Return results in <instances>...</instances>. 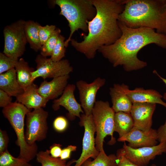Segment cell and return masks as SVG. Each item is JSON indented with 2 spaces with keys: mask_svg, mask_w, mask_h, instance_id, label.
<instances>
[{
  "mask_svg": "<svg viewBox=\"0 0 166 166\" xmlns=\"http://www.w3.org/2000/svg\"><path fill=\"white\" fill-rule=\"evenodd\" d=\"M122 34L113 43L103 46L99 52L114 67L123 66L124 70L131 72L141 69L147 65L137 57L139 51L151 44L166 49V35L145 27L132 28L118 21Z\"/></svg>",
  "mask_w": 166,
  "mask_h": 166,
  "instance_id": "6da1fadb",
  "label": "cell"
},
{
  "mask_svg": "<svg viewBox=\"0 0 166 166\" xmlns=\"http://www.w3.org/2000/svg\"><path fill=\"white\" fill-rule=\"evenodd\" d=\"M96 10L95 16L87 21L88 31L82 41L70 40L72 46L89 59L93 58L103 46L111 45L121 36L118 16L124 6L122 0H93Z\"/></svg>",
  "mask_w": 166,
  "mask_h": 166,
  "instance_id": "7a4b0ae2",
  "label": "cell"
},
{
  "mask_svg": "<svg viewBox=\"0 0 166 166\" xmlns=\"http://www.w3.org/2000/svg\"><path fill=\"white\" fill-rule=\"evenodd\" d=\"M118 20L132 28L145 27L166 35V0H124Z\"/></svg>",
  "mask_w": 166,
  "mask_h": 166,
  "instance_id": "3957f363",
  "label": "cell"
},
{
  "mask_svg": "<svg viewBox=\"0 0 166 166\" xmlns=\"http://www.w3.org/2000/svg\"><path fill=\"white\" fill-rule=\"evenodd\" d=\"M53 2L60 7V14L66 18L69 23L70 32L68 38L65 41L66 48L75 32L81 30L88 32L87 22L94 17L96 10L93 0H55Z\"/></svg>",
  "mask_w": 166,
  "mask_h": 166,
  "instance_id": "277c9868",
  "label": "cell"
},
{
  "mask_svg": "<svg viewBox=\"0 0 166 166\" xmlns=\"http://www.w3.org/2000/svg\"><path fill=\"white\" fill-rule=\"evenodd\" d=\"M22 104L15 101L3 108L2 113L9 121L16 134V143L20 148L18 157L29 162L36 157L38 147L36 144L30 145L26 142L24 130V119L31 111Z\"/></svg>",
  "mask_w": 166,
  "mask_h": 166,
  "instance_id": "5b68a950",
  "label": "cell"
},
{
  "mask_svg": "<svg viewBox=\"0 0 166 166\" xmlns=\"http://www.w3.org/2000/svg\"><path fill=\"white\" fill-rule=\"evenodd\" d=\"M115 114L108 101L102 100L96 101L92 114L96 133L95 146L99 152L104 149V140L107 136H110L111 137L108 142L109 145H113L116 142L113 136Z\"/></svg>",
  "mask_w": 166,
  "mask_h": 166,
  "instance_id": "8992f818",
  "label": "cell"
},
{
  "mask_svg": "<svg viewBox=\"0 0 166 166\" xmlns=\"http://www.w3.org/2000/svg\"><path fill=\"white\" fill-rule=\"evenodd\" d=\"M25 22L20 20L5 27L3 53L6 56L18 58L23 54L27 42L25 32Z\"/></svg>",
  "mask_w": 166,
  "mask_h": 166,
  "instance_id": "52a82bcc",
  "label": "cell"
},
{
  "mask_svg": "<svg viewBox=\"0 0 166 166\" xmlns=\"http://www.w3.org/2000/svg\"><path fill=\"white\" fill-rule=\"evenodd\" d=\"M48 113L43 108L34 109L27 114L26 140L29 144L33 145L36 141L43 140L46 137L48 130L47 120Z\"/></svg>",
  "mask_w": 166,
  "mask_h": 166,
  "instance_id": "ba28073f",
  "label": "cell"
},
{
  "mask_svg": "<svg viewBox=\"0 0 166 166\" xmlns=\"http://www.w3.org/2000/svg\"><path fill=\"white\" fill-rule=\"evenodd\" d=\"M80 119V125L84 128L82 153L77 160H72L66 164V166H80L88 159H95L100 153L95 146L96 130L92 114L87 115L83 113L81 115Z\"/></svg>",
  "mask_w": 166,
  "mask_h": 166,
  "instance_id": "9c48e42d",
  "label": "cell"
},
{
  "mask_svg": "<svg viewBox=\"0 0 166 166\" xmlns=\"http://www.w3.org/2000/svg\"><path fill=\"white\" fill-rule=\"evenodd\" d=\"M36 69L31 73L32 81L41 77L44 80L47 78H54L69 75L73 71L69 61L62 59L54 61L41 54L38 55L35 60Z\"/></svg>",
  "mask_w": 166,
  "mask_h": 166,
  "instance_id": "30bf717a",
  "label": "cell"
},
{
  "mask_svg": "<svg viewBox=\"0 0 166 166\" xmlns=\"http://www.w3.org/2000/svg\"><path fill=\"white\" fill-rule=\"evenodd\" d=\"M122 148L125 156L130 161L140 166H147L156 156L166 153V142L138 148H132L124 143Z\"/></svg>",
  "mask_w": 166,
  "mask_h": 166,
  "instance_id": "8fae6325",
  "label": "cell"
},
{
  "mask_svg": "<svg viewBox=\"0 0 166 166\" xmlns=\"http://www.w3.org/2000/svg\"><path fill=\"white\" fill-rule=\"evenodd\" d=\"M106 80L98 77L92 82L88 83L86 81L80 80L76 83L79 93L81 105L86 115L92 114L95 103L97 93L98 90L104 85Z\"/></svg>",
  "mask_w": 166,
  "mask_h": 166,
  "instance_id": "7c38bea8",
  "label": "cell"
},
{
  "mask_svg": "<svg viewBox=\"0 0 166 166\" xmlns=\"http://www.w3.org/2000/svg\"><path fill=\"white\" fill-rule=\"evenodd\" d=\"M76 88L73 84H68L61 97L54 100L52 108L54 111L58 110L60 106L65 108L68 111L67 117L72 120L77 117L80 118L81 113H84L81 104L77 101L74 95V92Z\"/></svg>",
  "mask_w": 166,
  "mask_h": 166,
  "instance_id": "4fadbf2b",
  "label": "cell"
},
{
  "mask_svg": "<svg viewBox=\"0 0 166 166\" xmlns=\"http://www.w3.org/2000/svg\"><path fill=\"white\" fill-rule=\"evenodd\" d=\"M156 106V104L152 103H133L130 114L134 121L133 127L144 131L152 128Z\"/></svg>",
  "mask_w": 166,
  "mask_h": 166,
  "instance_id": "5bb4252c",
  "label": "cell"
},
{
  "mask_svg": "<svg viewBox=\"0 0 166 166\" xmlns=\"http://www.w3.org/2000/svg\"><path fill=\"white\" fill-rule=\"evenodd\" d=\"M117 140L127 141L128 145L133 148L153 146L158 143L157 131L152 128L148 131H144L133 127L130 132L119 138Z\"/></svg>",
  "mask_w": 166,
  "mask_h": 166,
  "instance_id": "9a60e30c",
  "label": "cell"
},
{
  "mask_svg": "<svg viewBox=\"0 0 166 166\" xmlns=\"http://www.w3.org/2000/svg\"><path fill=\"white\" fill-rule=\"evenodd\" d=\"M124 89L127 95L132 104L135 103L157 104L166 108V103L162 99L163 96L155 90L145 89L141 87L130 90L128 86L126 85H125Z\"/></svg>",
  "mask_w": 166,
  "mask_h": 166,
  "instance_id": "2e32d148",
  "label": "cell"
},
{
  "mask_svg": "<svg viewBox=\"0 0 166 166\" xmlns=\"http://www.w3.org/2000/svg\"><path fill=\"white\" fill-rule=\"evenodd\" d=\"M69 78L68 75L54 78L50 81L44 80L38 88V93L49 101L54 99L62 95Z\"/></svg>",
  "mask_w": 166,
  "mask_h": 166,
  "instance_id": "e0dca14e",
  "label": "cell"
},
{
  "mask_svg": "<svg viewBox=\"0 0 166 166\" xmlns=\"http://www.w3.org/2000/svg\"><path fill=\"white\" fill-rule=\"evenodd\" d=\"M125 85L124 83L114 84L109 89L112 104V108L115 113H130L133 104L126 93Z\"/></svg>",
  "mask_w": 166,
  "mask_h": 166,
  "instance_id": "ac0fdd59",
  "label": "cell"
},
{
  "mask_svg": "<svg viewBox=\"0 0 166 166\" xmlns=\"http://www.w3.org/2000/svg\"><path fill=\"white\" fill-rule=\"evenodd\" d=\"M37 85L33 82L22 94L16 98V101L20 103L30 110L45 108L48 100L38 93Z\"/></svg>",
  "mask_w": 166,
  "mask_h": 166,
  "instance_id": "d6986e66",
  "label": "cell"
},
{
  "mask_svg": "<svg viewBox=\"0 0 166 166\" xmlns=\"http://www.w3.org/2000/svg\"><path fill=\"white\" fill-rule=\"evenodd\" d=\"M0 89L15 97L23 92L18 81L15 68L0 74Z\"/></svg>",
  "mask_w": 166,
  "mask_h": 166,
  "instance_id": "ffe728a7",
  "label": "cell"
},
{
  "mask_svg": "<svg viewBox=\"0 0 166 166\" xmlns=\"http://www.w3.org/2000/svg\"><path fill=\"white\" fill-rule=\"evenodd\" d=\"M134 123L130 113L118 112L115 113L114 130L117 132L119 138L128 133L134 127Z\"/></svg>",
  "mask_w": 166,
  "mask_h": 166,
  "instance_id": "44dd1931",
  "label": "cell"
},
{
  "mask_svg": "<svg viewBox=\"0 0 166 166\" xmlns=\"http://www.w3.org/2000/svg\"><path fill=\"white\" fill-rule=\"evenodd\" d=\"M15 69L18 83L24 90L34 82L32 81L31 73L34 70L30 68L28 62L23 58L18 60Z\"/></svg>",
  "mask_w": 166,
  "mask_h": 166,
  "instance_id": "7402d4cb",
  "label": "cell"
},
{
  "mask_svg": "<svg viewBox=\"0 0 166 166\" xmlns=\"http://www.w3.org/2000/svg\"><path fill=\"white\" fill-rule=\"evenodd\" d=\"M40 25L33 21L25 22V32L27 42L31 48L37 52L41 49L42 46L39 34Z\"/></svg>",
  "mask_w": 166,
  "mask_h": 166,
  "instance_id": "603a6c76",
  "label": "cell"
},
{
  "mask_svg": "<svg viewBox=\"0 0 166 166\" xmlns=\"http://www.w3.org/2000/svg\"><path fill=\"white\" fill-rule=\"evenodd\" d=\"M116 155H107L104 149L100 152L98 156L93 160L90 158L85 161L80 166H117Z\"/></svg>",
  "mask_w": 166,
  "mask_h": 166,
  "instance_id": "cb8c5ba5",
  "label": "cell"
},
{
  "mask_svg": "<svg viewBox=\"0 0 166 166\" xmlns=\"http://www.w3.org/2000/svg\"><path fill=\"white\" fill-rule=\"evenodd\" d=\"M36 157L37 161L41 166H66L67 164L66 160L51 156L48 150L38 152Z\"/></svg>",
  "mask_w": 166,
  "mask_h": 166,
  "instance_id": "d4e9b609",
  "label": "cell"
},
{
  "mask_svg": "<svg viewBox=\"0 0 166 166\" xmlns=\"http://www.w3.org/2000/svg\"><path fill=\"white\" fill-rule=\"evenodd\" d=\"M0 166H32L25 160L13 156L7 149L0 153Z\"/></svg>",
  "mask_w": 166,
  "mask_h": 166,
  "instance_id": "484cf974",
  "label": "cell"
},
{
  "mask_svg": "<svg viewBox=\"0 0 166 166\" xmlns=\"http://www.w3.org/2000/svg\"><path fill=\"white\" fill-rule=\"evenodd\" d=\"M61 32L60 29L56 28L50 37L42 45L40 49L41 55L46 57L51 56Z\"/></svg>",
  "mask_w": 166,
  "mask_h": 166,
  "instance_id": "4316f807",
  "label": "cell"
},
{
  "mask_svg": "<svg viewBox=\"0 0 166 166\" xmlns=\"http://www.w3.org/2000/svg\"><path fill=\"white\" fill-rule=\"evenodd\" d=\"M65 40V38L60 34L50 58L53 61H60L65 56L66 47Z\"/></svg>",
  "mask_w": 166,
  "mask_h": 166,
  "instance_id": "83f0119b",
  "label": "cell"
},
{
  "mask_svg": "<svg viewBox=\"0 0 166 166\" xmlns=\"http://www.w3.org/2000/svg\"><path fill=\"white\" fill-rule=\"evenodd\" d=\"M18 58L8 57L3 53H0V74L15 68Z\"/></svg>",
  "mask_w": 166,
  "mask_h": 166,
  "instance_id": "f1b7e54d",
  "label": "cell"
},
{
  "mask_svg": "<svg viewBox=\"0 0 166 166\" xmlns=\"http://www.w3.org/2000/svg\"><path fill=\"white\" fill-rule=\"evenodd\" d=\"M56 29L55 26L53 25H47L45 26H39V34L42 45L50 37Z\"/></svg>",
  "mask_w": 166,
  "mask_h": 166,
  "instance_id": "f546056e",
  "label": "cell"
},
{
  "mask_svg": "<svg viewBox=\"0 0 166 166\" xmlns=\"http://www.w3.org/2000/svg\"><path fill=\"white\" fill-rule=\"evenodd\" d=\"M116 156L117 166H140L133 163L126 157L122 148L117 150Z\"/></svg>",
  "mask_w": 166,
  "mask_h": 166,
  "instance_id": "4dcf8cb0",
  "label": "cell"
},
{
  "mask_svg": "<svg viewBox=\"0 0 166 166\" xmlns=\"http://www.w3.org/2000/svg\"><path fill=\"white\" fill-rule=\"evenodd\" d=\"M68 123V121L65 117L60 116L57 117L54 119L53 123V126L56 131L59 132H62L66 129Z\"/></svg>",
  "mask_w": 166,
  "mask_h": 166,
  "instance_id": "1f68e13d",
  "label": "cell"
},
{
  "mask_svg": "<svg viewBox=\"0 0 166 166\" xmlns=\"http://www.w3.org/2000/svg\"><path fill=\"white\" fill-rule=\"evenodd\" d=\"M9 140V138L6 131L0 129V153L4 152L7 149Z\"/></svg>",
  "mask_w": 166,
  "mask_h": 166,
  "instance_id": "d6a6232c",
  "label": "cell"
},
{
  "mask_svg": "<svg viewBox=\"0 0 166 166\" xmlns=\"http://www.w3.org/2000/svg\"><path fill=\"white\" fill-rule=\"evenodd\" d=\"M77 148V146L75 145H68L62 149L60 158L63 160H66L70 158L71 152L76 151Z\"/></svg>",
  "mask_w": 166,
  "mask_h": 166,
  "instance_id": "836d02e7",
  "label": "cell"
},
{
  "mask_svg": "<svg viewBox=\"0 0 166 166\" xmlns=\"http://www.w3.org/2000/svg\"><path fill=\"white\" fill-rule=\"evenodd\" d=\"M12 97L0 89V107L4 108L12 102Z\"/></svg>",
  "mask_w": 166,
  "mask_h": 166,
  "instance_id": "e575fe53",
  "label": "cell"
},
{
  "mask_svg": "<svg viewBox=\"0 0 166 166\" xmlns=\"http://www.w3.org/2000/svg\"><path fill=\"white\" fill-rule=\"evenodd\" d=\"M61 145L60 144H54L49 147V152L50 155L53 157H60L62 150Z\"/></svg>",
  "mask_w": 166,
  "mask_h": 166,
  "instance_id": "d590c367",
  "label": "cell"
},
{
  "mask_svg": "<svg viewBox=\"0 0 166 166\" xmlns=\"http://www.w3.org/2000/svg\"><path fill=\"white\" fill-rule=\"evenodd\" d=\"M158 141L160 143L166 142V119L164 124L157 130Z\"/></svg>",
  "mask_w": 166,
  "mask_h": 166,
  "instance_id": "8d00e7d4",
  "label": "cell"
},
{
  "mask_svg": "<svg viewBox=\"0 0 166 166\" xmlns=\"http://www.w3.org/2000/svg\"><path fill=\"white\" fill-rule=\"evenodd\" d=\"M153 72V73L155 74L161 80H162L165 84L166 86V78H164L162 77L158 74L157 71L156 70H154ZM163 98L166 101V92L164 93L163 96Z\"/></svg>",
  "mask_w": 166,
  "mask_h": 166,
  "instance_id": "74e56055",
  "label": "cell"
},
{
  "mask_svg": "<svg viewBox=\"0 0 166 166\" xmlns=\"http://www.w3.org/2000/svg\"><path fill=\"white\" fill-rule=\"evenodd\" d=\"M150 166H156L155 164H151Z\"/></svg>",
  "mask_w": 166,
  "mask_h": 166,
  "instance_id": "f35d334b",
  "label": "cell"
}]
</instances>
